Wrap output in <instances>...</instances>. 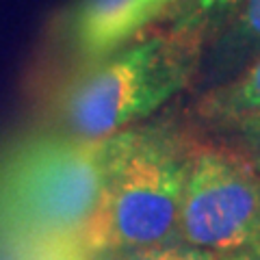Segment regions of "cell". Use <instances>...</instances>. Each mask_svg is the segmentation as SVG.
I'll return each mask as SVG.
<instances>
[{
	"mask_svg": "<svg viewBox=\"0 0 260 260\" xmlns=\"http://www.w3.org/2000/svg\"><path fill=\"white\" fill-rule=\"evenodd\" d=\"M72 260H113V258H111V254H91V251H87V249H80Z\"/></svg>",
	"mask_w": 260,
	"mask_h": 260,
	"instance_id": "cell-11",
	"label": "cell"
},
{
	"mask_svg": "<svg viewBox=\"0 0 260 260\" xmlns=\"http://www.w3.org/2000/svg\"><path fill=\"white\" fill-rule=\"evenodd\" d=\"M152 0H78L68 15V39L80 59L100 61L158 18Z\"/></svg>",
	"mask_w": 260,
	"mask_h": 260,
	"instance_id": "cell-5",
	"label": "cell"
},
{
	"mask_svg": "<svg viewBox=\"0 0 260 260\" xmlns=\"http://www.w3.org/2000/svg\"><path fill=\"white\" fill-rule=\"evenodd\" d=\"M172 3H176V0H152L154 9H156L158 13H162V11H165V9H167V7H169V5H172Z\"/></svg>",
	"mask_w": 260,
	"mask_h": 260,
	"instance_id": "cell-12",
	"label": "cell"
},
{
	"mask_svg": "<svg viewBox=\"0 0 260 260\" xmlns=\"http://www.w3.org/2000/svg\"><path fill=\"white\" fill-rule=\"evenodd\" d=\"M191 150L193 143L165 126L124 130L83 247L117 254L180 239L178 215Z\"/></svg>",
	"mask_w": 260,
	"mask_h": 260,
	"instance_id": "cell-3",
	"label": "cell"
},
{
	"mask_svg": "<svg viewBox=\"0 0 260 260\" xmlns=\"http://www.w3.org/2000/svg\"><path fill=\"white\" fill-rule=\"evenodd\" d=\"M217 256L215 251L193 247L180 239L111 254L113 260H217Z\"/></svg>",
	"mask_w": 260,
	"mask_h": 260,
	"instance_id": "cell-8",
	"label": "cell"
},
{
	"mask_svg": "<svg viewBox=\"0 0 260 260\" xmlns=\"http://www.w3.org/2000/svg\"><path fill=\"white\" fill-rule=\"evenodd\" d=\"M121 133L32 135L9 145L0 154V237L44 258L83 245Z\"/></svg>",
	"mask_w": 260,
	"mask_h": 260,
	"instance_id": "cell-1",
	"label": "cell"
},
{
	"mask_svg": "<svg viewBox=\"0 0 260 260\" xmlns=\"http://www.w3.org/2000/svg\"><path fill=\"white\" fill-rule=\"evenodd\" d=\"M178 237L215 254L260 239V172L243 152L223 143H193Z\"/></svg>",
	"mask_w": 260,
	"mask_h": 260,
	"instance_id": "cell-4",
	"label": "cell"
},
{
	"mask_svg": "<svg viewBox=\"0 0 260 260\" xmlns=\"http://www.w3.org/2000/svg\"><path fill=\"white\" fill-rule=\"evenodd\" d=\"M247 54H260V0H241V11L223 48V56L230 61H241Z\"/></svg>",
	"mask_w": 260,
	"mask_h": 260,
	"instance_id": "cell-7",
	"label": "cell"
},
{
	"mask_svg": "<svg viewBox=\"0 0 260 260\" xmlns=\"http://www.w3.org/2000/svg\"><path fill=\"white\" fill-rule=\"evenodd\" d=\"M228 133H232L234 145L239 152H243L251 160L258 172H260V109L254 113H247L239 119L230 121V124L221 126Z\"/></svg>",
	"mask_w": 260,
	"mask_h": 260,
	"instance_id": "cell-9",
	"label": "cell"
},
{
	"mask_svg": "<svg viewBox=\"0 0 260 260\" xmlns=\"http://www.w3.org/2000/svg\"><path fill=\"white\" fill-rule=\"evenodd\" d=\"M202 52L204 22L186 20L89 63L59 100L68 135L104 139L148 119L191 83Z\"/></svg>",
	"mask_w": 260,
	"mask_h": 260,
	"instance_id": "cell-2",
	"label": "cell"
},
{
	"mask_svg": "<svg viewBox=\"0 0 260 260\" xmlns=\"http://www.w3.org/2000/svg\"><path fill=\"white\" fill-rule=\"evenodd\" d=\"M217 260H260V239L254 243H247L243 247L223 251V254L217 256Z\"/></svg>",
	"mask_w": 260,
	"mask_h": 260,
	"instance_id": "cell-10",
	"label": "cell"
},
{
	"mask_svg": "<svg viewBox=\"0 0 260 260\" xmlns=\"http://www.w3.org/2000/svg\"><path fill=\"white\" fill-rule=\"evenodd\" d=\"M260 109V54L234 78L217 85L200 98L198 115L215 126H225Z\"/></svg>",
	"mask_w": 260,
	"mask_h": 260,
	"instance_id": "cell-6",
	"label": "cell"
},
{
	"mask_svg": "<svg viewBox=\"0 0 260 260\" xmlns=\"http://www.w3.org/2000/svg\"><path fill=\"white\" fill-rule=\"evenodd\" d=\"M221 3H237V0H221Z\"/></svg>",
	"mask_w": 260,
	"mask_h": 260,
	"instance_id": "cell-13",
	"label": "cell"
}]
</instances>
